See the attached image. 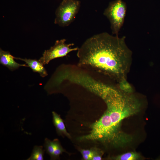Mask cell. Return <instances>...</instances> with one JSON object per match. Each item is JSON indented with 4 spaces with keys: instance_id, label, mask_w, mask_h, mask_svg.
I'll return each mask as SVG.
<instances>
[{
    "instance_id": "cell-1",
    "label": "cell",
    "mask_w": 160,
    "mask_h": 160,
    "mask_svg": "<svg viewBox=\"0 0 160 160\" xmlns=\"http://www.w3.org/2000/svg\"><path fill=\"white\" fill-rule=\"evenodd\" d=\"M125 38L106 32L89 38L78 50V65L92 68L119 82L126 79L132 52Z\"/></svg>"
},
{
    "instance_id": "cell-2",
    "label": "cell",
    "mask_w": 160,
    "mask_h": 160,
    "mask_svg": "<svg viewBox=\"0 0 160 160\" xmlns=\"http://www.w3.org/2000/svg\"><path fill=\"white\" fill-rule=\"evenodd\" d=\"M106 105L112 124L115 129L121 131V125L125 119L137 114L141 104L132 93H128L108 85L101 98Z\"/></svg>"
},
{
    "instance_id": "cell-3",
    "label": "cell",
    "mask_w": 160,
    "mask_h": 160,
    "mask_svg": "<svg viewBox=\"0 0 160 160\" xmlns=\"http://www.w3.org/2000/svg\"><path fill=\"white\" fill-rule=\"evenodd\" d=\"M90 133L79 137V140L98 141L122 147L132 139L130 135L115 129L106 110L98 120L90 126Z\"/></svg>"
},
{
    "instance_id": "cell-4",
    "label": "cell",
    "mask_w": 160,
    "mask_h": 160,
    "mask_svg": "<svg viewBox=\"0 0 160 160\" xmlns=\"http://www.w3.org/2000/svg\"><path fill=\"white\" fill-rule=\"evenodd\" d=\"M126 11V4L122 0L111 2L105 10L103 14L110 22L113 34L118 36L119 31L124 22Z\"/></svg>"
},
{
    "instance_id": "cell-5",
    "label": "cell",
    "mask_w": 160,
    "mask_h": 160,
    "mask_svg": "<svg viewBox=\"0 0 160 160\" xmlns=\"http://www.w3.org/2000/svg\"><path fill=\"white\" fill-rule=\"evenodd\" d=\"M80 5L77 0H63L56 11L55 23L62 27L68 26L74 20Z\"/></svg>"
},
{
    "instance_id": "cell-6",
    "label": "cell",
    "mask_w": 160,
    "mask_h": 160,
    "mask_svg": "<svg viewBox=\"0 0 160 160\" xmlns=\"http://www.w3.org/2000/svg\"><path fill=\"white\" fill-rule=\"evenodd\" d=\"M65 39L57 40L53 46L44 51L39 60L43 65H45L53 59L63 57L72 51L78 50L79 48L78 47H71L74 45L73 44H67L65 43Z\"/></svg>"
},
{
    "instance_id": "cell-7",
    "label": "cell",
    "mask_w": 160,
    "mask_h": 160,
    "mask_svg": "<svg viewBox=\"0 0 160 160\" xmlns=\"http://www.w3.org/2000/svg\"><path fill=\"white\" fill-rule=\"evenodd\" d=\"M14 57L8 51L0 49V63L7 67L10 70L13 71L21 66L28 67L26 64H20L14 60Z\"/></svg>"
},
{
    "instance_id": "cell-8",
    "label": "cell",
    "mask_w": 160,
    "mask_h": 160,
    "mask_svg": "<svg viewBox=\"0 0 160 160\" xmlns=\"http://www.w3.org/2000/svg\"><path fill=\"white\" fill-rule=\"evenodd\" d=\"M14 59L19 60L25 62L32 71L39 74L41 76L44 77L47 75V72L39 60L30 59L14 57Z\"/></svg>"
},
{
    "instance_id": "cell-9",
    "label": "cell",
    "mask_w": 160,
    "mask_h": 160,
    "mask_svg": "<svg viewBox=\"0 0 160 160\" xmlns=\"http://www.w3.org/2000/svg\"><path fill=\"white\" fill-rule=\"evenodd\" d=\"M52 113L53 124L57 133L59 135H65L69 138H71V135L67 132L63 121L60 115L55 111H52Z\"/></svg>"
},
{
    "instance_id": "cell-10",
    "label": "cell",
    "mask_w": 160,
    "mask_h": 160,
    "mask_svg": "<svg viewBox=\"0 0 160 160\" xmlns=\"http://www.w3.org/2000/svg\"><path fill=\"white\" fill-rule=\"evenodd\" d=\"M60 144L58 140L57 139L51 141L46 138L44 140V146L46 153L51 157L54 151Z\"/></svg>"
},
{
    "instance_id": "cell-11",
    "label": "cell",
    "mask_w": 160,
    "mask_h": 160,
    "mask_svg": "<svg viewBox=\"0 0 160 160\" xmlns=\"http://www.w3.org/2000/svg\"><path fill=\"white\" fill-rule=\"evenodd\" d=\"M45 150L42 146H35L30 156L27 160H43Z\"/></svg>"
},
{
    "instance_id": "cell-12",
    "label": "cell",
    "mask_w": 160,
    "mask_h": 160,
    "mask_svg": "<svg viewBox=\"0 0 160 160\" xmlns=\"http://www.w3.org/2000/svg\"><path fill=\"white\" fill-rule=\"evenodd\" d=\"M140 154L136 152H130L118 155L113 158L116 160H136L140 159Z\"/></svg>"
},
{
    "instance_id": "cell-13",
    "label": "cell",
    "mask_w": 160,
    "mask_h": 160,
    "mask_svg": "<svg viewBox=\"0 0 160 160\" xmlns=\"http://www.w3.org/2000/svg\"><path fill=\"white\" fill-rule=\"evenodd\" d=\"M119 89L121 90L128 93H132V87L126 79L122 80L119 82Z\"/></svg>"
},
{
    "instance_id": "cell-14",
    "label": "cell",
    "mask_w": 160,
    "mask_h": 160,
    "mask_svg": "<svg viewBox=\"0 0 160 160\" xmlns=\"http://www.w3.org/2000/svg\"><path fill=\"white\" fill-rule=\"evenodd\" d=\"M63 152H65V151L60 144L54 151L52 157H51V159H58L60 155L62 154Z\"/></svg>"
},
{
    "instance_id": "cell-15",
    "label": "cell",
    "mask_w": 160,
    "mask_h": 160,
    "mask_svg": "<svg viewBox=\"0 0 160 160\" xmlns=\"http://www.w3.org/2000/svg\"><path fill=\"white\" fill-rule=\"evenodd\" d=\"M103 154V151L97 148H95V153L92 160H100Z\"/></svg>"
},
{
    "instance_id": "cell-16",
    "label": "cell",
    "mask_w": 160,
    "mask_h": 160,
    "mask_svg": "<svg viewBox=\"0 0 160 160\" xmlns=\"http://www.w3.org/2000/svg\"><path fill=\"white\" fill-rule=\"evenodd\" d=\"M80 151L82 155L86 154L89 156L92 160L95 153V148H92L90 149H81Z\"/></svg>"
},
{
    "instance_id": "cell-17",
    "label": "cell",
    "mask_w": 160,
    "mask_h": 160,
    "mask_svg": "<svg viewBox=\"0 0 160 160\" xmlns=\"http://www.w3.org/2000/svg\"><path fill=\"white\" fill-rule=\"evenodd\" d=\"M159 159H160V158H159Z\"/></svg>"
}]
</instances>
